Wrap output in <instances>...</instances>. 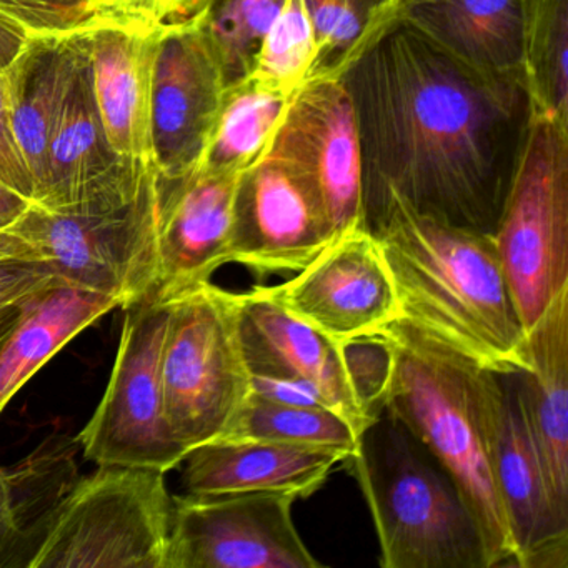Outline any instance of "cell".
Listing matches in <instances>:
<instances>
[{
    "mask_svg": "<svg viewBox=\"0 0 568 568\" xmlns=\"http://www.w3.org/2000/svg\"><path fill=\"white\" fill-rule=\"evenodd\" d=\"M341 79L364 214L395 195L418 214L494 235L534 122L525 82L481 74L397 19Z\"/></svg>",
    "mask_w": 568,
    "mask_h": 568,
    "instance_id": "1",
    "label": "cell"
},
{
    "mask_svg": "<svg viewBox=\"0 0 568 568\" xmlns=\"http://www.w3.org/2000/svg\"><path fill=\"white\" fill-rule=\"evenodd\" d=\"M397 292L398 317L497 374L528 371L527 332L494 235L418 214L395 195L365 211Z\"/></svg>",
    "mask_w": 568,
    "mask_h": 568,
    "instance_id": "2",
    "label": "cell"
},
{
    "mask_svg": "<svg viewBox=\"0 0 568 568\" xmlns=\"http://www.w3.org/2000/svg\"><path fill=\"white\" fill-rule=\"evenodd\" d=\"M392 352L384 407L437 458L474 514L488 568L514 567L515 551L490 462L491 371L397 317L377 331Z\"/></svg>",
    "mask_w": 568,
    "mask_h": 568,
    "instance_id": "3",
    "label": "cell"
},
{
    "mask_svg": "<svg viewBox=\"0 0 568 568\" xmlns=\"http://www.w3.org/2000/svg\"><path fill=\"white\" fill-rule=\"evenodd\" d=\"M345 464L371 508L382 568H488L480 527L457 485L387 408Z\"/></svg>",
    "mask_w": 568,
    "mask_h": 568,
    "instance_id": "4",
    "label": "cell"
},
{
    "mask_svg": "<svg viewBox=\"0 0 568 568\" xmlns=\"http://www.w3.org/2000/svg\"><path fill=\"white\" fill-rule=\"evenodd\" d=\"M172 505L165 471L99 465L52 508L28 568H164Z\"/></svg>",
    "mask_w": 568,
    "mask_h": 568,
    "instance_id": "5",
    "label": "cell"
},
{
    "mask_svg": "<svg viewBox=\"0 0 568 568\" xmlns=\"http://www.w3.org/2000/svg\"><path fill=\"white\" fill-rule=\"evenodd\" d=\"M237 298L212 282L169 302L162 347L164 412L185 454L224 434L252 394L239 335Z\"/></svg>",
    "mask_w": 568,
    "mask_h": 568,
    "instance_id": "6",
    "label": "cell"
},
{
    "mask_svg": "<svg viewBox=\"0 0 568 568\" xmlns=\"http://www.w3.org/2000/svg\"><path fill=\"white\" fill-rule=\"evenodd\" d=\"M155 172L152 164L138 194L105 211L52 212L32 204L8 234L36 248L59 281L131 307L158 287Z\"/></svg>",
    "mask_w": 568,
    "mask_h": 568,
    "instance_id": "7",
    "label": "cell"
},
{
    "mask_svg": "<svg viewBox=\"0 0 568 568\" xmlns=\"http://www.w3.org/2000/svg\"><path fill=\"white\" fill-rule=\"evenodd\" d=\"M494 241L528 332L568 287V124L534 115Z\"/></svg>",
    "mask_w": 568,
    "mask_h": 568,
    "instance_id": "8",
    "label": "cell"
},
{
    "mask_svg": "<svg viewBox=\"0 0 568 568\" xmlns=\"http://www.w3.org/2000/svg\"><path fill=\"white\" fill-rule=\"evenodd\" d=\"M124 311L104 397L78 442L98 465L169 471L187 455L171 434L164 412L161 361L169 302L152 294Z\"/></svg>",
    "mask_w": 568,
    "mask_h": 568,
    "instance_id": "9",
    "label": "cell"
},
{
    "mask_svg": "<svg viewBox=\"0 0 568 568\" xmlns=\"http://www.w3.org/2000/svg\"><path fill=\"white\" fill-rule=\"evenodd\" d=\"M278 491L175 497L164 568H322Z\"/></svg>",
    "mask_w": 568,
    "mask_h": 568,
    "instance_id": "10",
    "label": "cell"
},
{
    "mask_svg": "<svg viewBox=\"0 0 568 568\" xmlns=\"http://www.w3.org/2000/svg\"><path fill=\"white\" fill-rule=\"evenodd\" d=\"M267 152L311 185L334 241L367 227L357 124L341 78L308 79L291 95Z\"/></svg>",
    "mask_w": 568,
    "mask_h": 568,
    "instance_id": "11",
    "label": "cell"
},
{
    "mask_svg": "<svg viewBox=\"0 0 568 568\" xmlns=\"http://www.w3.org/2000/svg\"><path fill=\"white\" fill-rule=\"evenodd\" d=\"M331 242L334 235L317 195L284 161L267 152L239 175L231 264L261 278L297 274Z\"/></svg>",
    "mask_w": 568,
    "mask_h": 568,
    "instance_id": "12",
    "label": "cell"
},
{
    "mask_svg": "<svg viewBox=\"0 0 568 568\" xmlns=\"http://www.w3.org/2000/svg\"><path fill=\"white\" fill-rule=\"evenodd\" d=\"M488 437L514 567L567 568L568 520L558 514L531 438L515 375L488 374Z\"/></svg>",
    "mask_w": 568,
    "mask_h": 568,
    "instance_id": "13",
    "label": "cell"
},
{
    "mask_svg": "<svg viewBox=\"0 0 568 568\" xmlns=\"http://www.w3.org/2000/svg\"><path fill=\"white\" fill-rule=\"evenodd\" d=\"M272 295L338 344L381 331L400 315L381 245L367 227L335 239Z\"/></svg>",
    "mask_w": 568,
    "mask_h": 568,
    "instance_id": "14",
    "label": "cell"
},
{
    "mask_svg": "<svg viewBox=\"0 0 568 568\" xmlns=\"http://www.w3.org/2000/svg\"><path fill=\"white\" fill-rule=\"evenodd\" d=\"M225 89L201 29L162 26L152 82V155L161 174H184L201 164Z\"/></svg>",
    "mask_w": 568,
    "mask_h": 568,
    "instance_id": "15",
    "label": "cell"
},
{
    "mask_svg": "<svg viewBox=\"0 0 568 568\" xmlns=\"http://www.w3.org/2000/svg\"><path fill=\"white\" fill-rule=\"evenodd\" d=\"M241 174L197 168L179 175L155 172L159 278L154 295L211 282L231 264L232 207Z\"/></svg>",
    "mask_w": 568,
    "mask_h": 568,
    "instance_id": "16",
    "label": "cell"
},
{
    "mask_svg": "<svg viewBox=\"0 0 568 568\" xmlns=\"http://www.w3.org/2000/svg\"><path fill=\"white\" fill-rule=\"evenodd\" d=\"M154 162L112 149L92 89L91 58L79 72L48 154L44 189L36 205L52 212H92L131 201Z\"/></svg>",
    "mask_w": 568,
    "mask_h": 568,
    "instance_id": "17",
    "label": "cell"
},
{
    "mask_svg": "<svg viewBox=\"0 0 568 568\" xmlns=\"http://www.w3.org/2000/svg\"><path fill=\"white\" fill-rule=\"evenodd\" d=\"M237 307L239 335L251 374L314 385L335 412L364 434L372 418L352 387L342 344L288 312L264 285L239 294Z\"/></svg>",
    "mask_w": 568,
    "mask_h": 568,
    "instance_id": "18",
    "label": "cell"
},
{
    "mask_svg": "<svg viewBox=\"0 0 568 568\" xmlns=\"http://www.w3.org/2000/svg\"><path fill=\"white\" fill-rule=\"evenodd\" d=\"M162 26L101 24L91 31L92 89L112 149L154 162L152 82Z\"/></svg>",
    "mask_w": 568,
    "mask_h": 568,
    "instance_id": "19",
    "label": "cell"
},
{
    "mask_svg": "<svg viewBox=\"0 0 568 568\" xmlns=\"http://www.w3.org/2000/svg\"><path fill=\"white\" fill-rule=\"evenodd\" d=\"M345 452L267 440H211L185 455L184 488L192 495L278 491L307 498L321 490Z\"/></svg>",
    "mask_w": 568,
    "mask_h": 568,
    "instance_id": "20",
    "label": "cell"
},
{
    "mask_svg": "<svg viewBox=\"0 0 568 568\" xmlns=\"http://www.w3.org/2000/svg\"><path fill=\"white\" fill-rule=\"evenodd\" d=\"M530 367L515 374L518 397L548 490L568 520V287L527 332Z\"/></svg>",
    "mask_w": 568,
    "mask_h": 568,
    "instance_id": "21",
    "label": "cell"
},
{
    "mask_svg": "<svg viewBox=\"0 0 568 568\" xmlns=\"http://www.w3.org/2000/svg\"><path fill=\"white\" fill-rule=\"evenodd\" d=\"M91 31L31 38L24 51L6 69L11 89L12 128L31 172L34 204L44 189L52 135L79 72L91 58Z\"/></svg>",
    "mask_w": 568,
    "mask_h": 568,
    "instance_id": "22",
    "label": "cell"
},
{
    "mask_svg": "<svg viewBox=\"0 0 568 568\" xmlns=\"http://www.w3.org/2000/svg\"><path fill=\"white\" fill-rule=\"evenodd\" d=\"M395 16L462 64L525 82L521 0H397Z\"/></svg>",
    "mask_w": 568,
    "mask_h": 568,
    "instance_id": "23",
    "label": "cell"
},
{
    "mask_svg": "<svg viewBox=\"0 0 568 568\" xmlns=\"http://www.w3.org/2000/svg\"><path fill=\"white\" fill-rule=\"evenodd\" d=\"M118 307L108 295L59 278L31 295L21 317L0 342V414L62 347Z\"/></svg>",
    "mask_w": 568,
    "mask_h": 568,
    "instance_id": "24",
    "label": "cell"
},
{
    "mask_svg": "<svg viewBox=\"0 0 568 568\" xmlns=\"http://www.w3.org/2000/svg\"><path fill=\"white\" fill-rule=\"evenodd\" d=\"M291 95L252 79L229 85L212 129L201 168L221 174H242L271 148Z\"/></svg>",
    "mask_w": 568,
    "mask_h": 568,
    "instance_id": "25",
    "label": "cell"
},
{
    "mask_svg": "<svg viewBox=\"0 0 568 568\" xmlns=\"http://www.w3.org/2000/svg\"><path fill=\"white\" fill-rule=\"evenodd\" d=\"M285 0H181L165 26L201 29L224 72L225 84L245 81L262 39Z\"/></svg>",
    "mask_w": 568,
    "mask_h": 568,
    "instance_id": "26",
    "label": "cell"
},
{
    "mask_svg": "<svg viewBox=\"0 0 568 568\" xmlns=\"http://www.w3.org/2000/svg\"><path fill=\"white\" fill-rule=\"evenodd\" d=\"M521 65L535 114L568 124V0H521Z\"/></svg>",
    "mask_w": 568,
    "mask_h": 568,
    "instance_id": "27",
    "label": "cell"
},
{
    "mask_svg": "<svg viewBox=\"0 0 568 568\" xmlns=\"http://www.w3.org/2000/svg\"><path fill=\"white\" fill-rule=\"evenodd\" d=\"M361 437L354 425L332 408L277 404L251 394L215 440L278 442L345 452L351 457Z\"/></svg>",
    "mask_w": 568,
    "mask_h": 568,
    "instance_id": "28",
    "label": "cell"
},
{
    "mask_svg": "<svg viewBox=\"0 0 568 568\" xmlns=\"http://www.w3.org/2000/svg\"><path fill=\"white\" fill-rule=\"evenodd\" d=\"M315 38L311 78H341L395 21L397 0H304Z\"/></svg>",
    "mask_w": 568,
    "mask_h": 568,
    "instance_id": "29",
    "label": "cell"
},
{
    "mask_svg": "<svg viewBox=\"0 0 568 568\" xmlns=\"http://www.w3.org/2000/svg\"><path fill=\"white\" fill-rule=\"evenodd\" d=\"M315 38L304 0H285L262 39L247 79L292 95L311 78Z\"/></svg>",
    "mask_w": 568,
    "mask_h": 568,
    "instance_id": "30",
    "label": "cell"
},
{
    "mask_svg": "<svg viewBox=\"0 0 568 568\" xmlns=\"http://www.w3.org/2000/svg\"><path fill=\"white\" fill-rule=\"evenodd\" d=\"M0 14L31 38H51L98 28L95 0H0Z\"/></svg>",
    "mask_w": 568,
    "mask_h": 568,
    "instance_id": "31",
    "label": "cell"
},
{
    "mask_svg": "<svg viewBox=\"0 0 568 568\" xmlns=\"http://www.w3.org/2000/svg\"><path fill=\"white\" fill-rule=\"evenodd\" d=\"M345 367L352 387L368 418L374 420L384 408L392 371V352L378 332L342 344Z\"/></svg>",
    "mask_w": 568,
    "mask_h": 568,
    "instance_id": "32",
    "label": "cell"
},
{
    "mask_svg": "<svg viewBox=\"0 0 568 568\" xmlns=\"http://www.w3.org/2000/svg\"><path fill=\"white\" fill-rule=\"evenodd\" d=\"M0 181L11 185L31 201L34 197L31 172L22 158L12 128L11 89L6 71H0Z\"/></svg>",
    "mask_w": 568,
    "mask_h": 568,
    "instance_id": "33",
    "label": "cell"
},
{
    "mask_svg": "<svg viewBox=\"0 0 568 568\" xmlns=\"http://www.w3.org/2000/svg\"><path fill=\"white\" fill-rule=\"evenodd\" d=\"M31 555L16 500L14 477L0 468V568L28 567Z\"/></svg>",
    "mask_w": 568,
    "mask_h": 568,
    "instance_id": "34",
    "label": "cell"
},
{
    "mask_svg": "<svg viewBox=\"0 0 568 568\" xmlns=\"http://www.w3.org/2000/svg\"><path fill=\"white\" fill-rule=\"evenodd\" d=\"M54 278L39 262L0 261V305L26 301Z\"/></svg>",
    "mask_w": 568,
    "mask_h": 568,
    "instance_id": "35",
    "label": "cell"
},
{
    "mask_svg": "<svg viewBox=\"0 0 568 568\" xmlns=\"http://www.w3.org/2000/svg\"><path fill=\"white\" fill-rule=\"evenodd\" d=\"M99 26H164L171 0H95Z\"/></svg>",
    "mask_w": 568,
    "mask_h": 568,
    "instance_id": "36",
    "label": "cell"
},
{
    "mask_svg": "<svg viewBox=\"0 0 568 568\" xmlns=\"http://www.w3.org/2000/svg\"><path fill=\"white\" fill-rule=\"evenodd\" d=\"M252 394L277 404L332 408L314 385L298 378L252 374Z\"/></svg>",
    "mask_w": 568,
    "mask_h": 568,
    "instance_id": "37",
    "label": "cell"
},
{
    "mask_svg": "<svg viewBox=\"0 0 568 568\" xmlns=\"http://www.w3.org/2000/svg\"><path fill=\"white\" fill-rule=\"evenodd\" d=\"M31 36L11 19L0 14V71H6L19 58Z\"/></svg>",
    "mask_w": 568,
    "mask_h": 568,
    "instance_id": "38",
    "label": "cell"
},
{
    "mask_svg": "<svg viewBox=\"0 0 568 568\" xmlns=\"http://www.w3.org/2000/svg\"><path fill=\"white\" fill-rule=\"evenodd\" d=\"M31 205V199L0 181V234L14 227Z\"/></svg>",
    "mask_w": 568,
    "mask_h": 568,
    "instance_id": "39",
    "label": "cell"
},
{
    "mask_svg": "<svg viewBox=\"0 0 568 568\" xmlns=\"http://www.w3.org/2000/svg\"><path fill=\"white\" fill-rule=\"evenodd\" d=\"M0 261L39 262L42 264L41 255L36 248H32L18 235L8 234V232L0 234Z\"/></svg>",
    "mask_w": 568,
    "mask_h": 568,
    "instance_id": "40",
    "label": "cell"
},
{
    "mask_svg": "<svg viewBox=\"0 0 568 568\" xmlns=\"http://www.w3.org/2000/svg\"><path fill=\"white\" fill-rule=\"evenodd\" d=\"M28 301V298H26ZM14 302V304L0 305V342L9 334L16 322L21 317L24 302Z\"/></svg>",
    "mask_w": 568,
    "mask_h": 568,
    "instance_id": "41",
    "label": "cell"
},
{
    "mask_svg": "<svg viewBox=\"0 0 568 568\" xmlns=\"http://www.w3.org/2000/svg\"><path fill=\"white\" fill-rule=\"evenodd\" d=\"M175 2H178V0H172L171 8H174Z\"/></svg>",
    "mask_w": 568,
    "mask_h": 568,
    "instance_id": "42",
    "label": "cell"
}]
</instances>
